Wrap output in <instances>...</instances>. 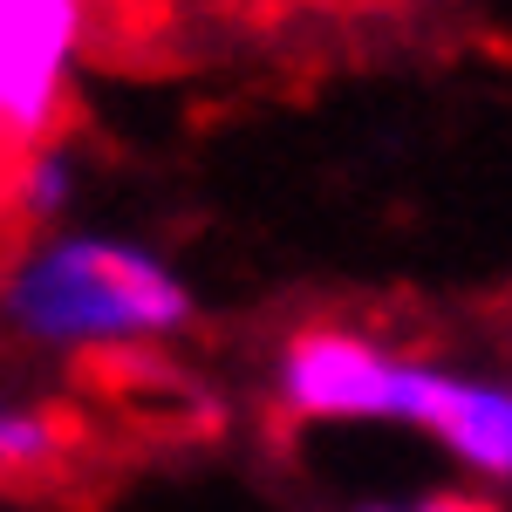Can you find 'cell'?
Returning a JSON list of instances; mask_svg holds the SVG:
<instances>
[{
	"label": "cell",
	"mask_w": 512,
	"mask_h": 512,
	"mask_svg": "<svg viewBox=\"0 0 512 512\" xmlns=\"http://www.w3.org/2000/svg\"><path fill=\"white\" fill-rule=\"evenodd\" d=\"M0 321L41 355H110L164 349L192 328V287L158 246L89 226L28 233L0 267Z\"/></svg>",
	"instance_id": "6da1fadb"
},
{
	"label": "cell",
	"mask_w": 512,
	"mask_h": 512,
	"mask_svg": "<svg viewBox=\"0 0 512 512\" xmlns=\"http://www.w3.org/2000/svg\"><path fill=\"white\" fill-rule=\"evenodd\" d=\"M444 362L403 355L349 321L294 328L274 355V396L294 424H396L424 431Z\"/></svg>",
	"instance_id": "7a4b0ae2"
},
{
	"label": "cell",
	"mask_w": 512,
	"mask_h": 512,
	"mask_svg": "<svg viewBox=\"0 0 512 512\" xmlns=\"http://www.w3.org/2000/svg\"><path fill=\"white\" fill-rule=\"evenodd\" d=\"M96 35V0H0V164L55 137Z\"/></svg>",
	"instance_id": "3957f363"
},
{
	"label": "cell",
	"mask_w": 512,
	"mask_h": 512,
	"mask_svg": "<svg viewBox=\"0 0 512 512\" xmlns=\"http://www.w3.org/2000/svg\"><path fill=\"white\" fill-rule=\"evenodd\" d=\"M424 437L458 472L485 478V485H512V383L444 369L437 403L424 417Z\"/></svg>",
	"instance_id": "277c9868"
},
{
	"label": "cell",
	"mask_w": 512,
	"mask_h": 512,
	"mask_svg": "<svg viewBox=\"0 0 512 512\" xmlns=\"http://www.w3.org/2000/svg\"><path fill=\"white\" fill-rule=\"evenodd\" d=\"M0 198L28 233H55V226H69V212L82 198V158L62 137H41L0 164Z\"/></svg>",
	"instance_id": "5b68a950"
},
{
	"label": "cell",
	"mask_w": 512,
	"mask_h": 512,
	"mask_svg": "<svg viewBox=\"0 0 512 512\" xmlns=\"http://www.w3.org/2000/svg\"><path fill=\"white\" fill-rule=\"evenodd\" d=\"M62 458H69V424H62L41 396L0 390V485L48 478Z\"/></svg>",
	"instance_id": "8992f818"
},
{
	"label": "cell",
	"mask_w": 512,
	"mask_h": 512,
	"mask_svg": "<svg viewBox=\"0 0 512 512\" xmlns=\"http://www.w3.org/2000/svg\"><path fill=\"white\" fill-rule=\"evenodd\" d=\"M362 512H485L478 499H444V492H424V499H410V506H362Z\"/></svg>",
	"instance_id": "52a82bcc"
}]
</instances>
